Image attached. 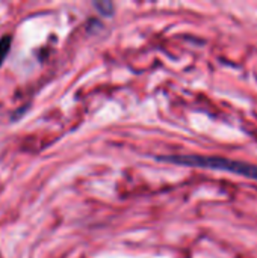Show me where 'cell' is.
<instances>
[{
  "instance_id": "cell-1",
  "label": "cell",
  "mask_w": 257,
  "mask_h": 258,
  "mask_svg": "<svg viewBox=\"0 0 257 258\" xmlns=\"http://www.w3.org/2000/svg\"><path fill=\"white\" fill-rule=\"evenodd\" d=\"M159 162L180 165V166H191V168H201V169H212V171H223L235 175H241L250 180L257 181V165L233 160L227 157H217V156H159L156 157Z\"/></svg>"
},
{
  "instance_id": "cell-2",
  "label": "cell",
  "mask_w": 257,
  "mask_h": 258,
  "mask_svg": "<svg viewBox=\"0 0 257 258\" xmlns=\"http://www.w3.org/2000/svg\"><path fill=\"white\" fill-rule=\"evenodd\" d=\"M11 45H12V36L11 35H3L0 38V67L3 65L6 56L9 54Z\"/></svg>"
}]
</instances>
